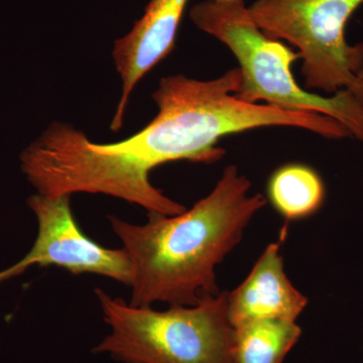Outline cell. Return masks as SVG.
<instances>
[{
    "label": "cell",
    "instance_id": "cell-7",
    "mask_svg": "<svg viewBox=\"0 0 363 363\" xmlns=\"http://www.w3.org/2000/svg\"><path fill=\"white\" fill-rule=\"evenodd\" d=\"M188 0H150L145 13L125 37L114 44L116 70L123 80V92L112 121L111 130L123 128L126 105L140 79L175 47L177 33Z\"/></svg>",
    "mask_w": 363,
    "mask_h": 363
},
{
    "label": "cell",
    "instance_id": "cell-6",
    "mask_svg": "<svg viewBox=\"0 0 363 363\" xmlns=\"http://www.w3.org/2000/svg\"><path fill=\"white\" fill-rule=\"evenodd\" d=\"M71 196L33 195L28 204L37 216V240L30 252L16 264L0 272V283L20 276L28 267H58L74 274H93L130 286L128 253L109 250L91 240L81 230L70 206Z\"/></svg>",
    "mask_w": 363,
    "mask_h": 363
},
{
    "label": "cell",
    "instance_id": "cell-8",
    "mask_svg": "<svg viewBox=\"0 0 363 363\" xmlns=\"http://www.w3.org/2000/svg\"><path fill=\"white\" fill-rule=\"evenodd\" d=\"M308 298L288 279L279 243L267 245L247 278L228 292V318L233 328L257 320L296 321Z\"/></svg>",
    "mask_w": 363,
    "mask_h": 363
},
{
    "label": "cell",
    "instance_id": "cell-2",
    "mask_svg": "<svg viewBox=\"0 0 363 363\" xmlns=\"http://www.w3.org/2000/svg\"><path fill=\"white\" fill-rule=\"evenodd\" d=\"M252 183L236 166L224 169L211 193L174 216L149 215L135 225L109 215L131 267L130 305L190 307L220 293L215 267L240 242L253 216L267 204L250 195Z\"/></svg>",
    "mask_w": 363,
    "mask_h": 363
},
{
    "label": "cell",
    "instance_id": "cell-5",
    "mask_svg": "<svg viewBox=\"0 0 363 363\" xmlns=\"http://www.w3.org/2000/svg\"><path fill=\"white\" fill-rule=\"evenodd\" d=\"M363 0H257L248 7L260 30L297 48L306 89L347 90L363 102V44H348L345 28Z\"/></svg>",
    "mask_w": 363,
    "mask_h": 363
},
{
    "label": "cell",
    "instance_id": "cell-10",
    "mask_svg": "<svg viewBox=\"0 0 363 363\" xmlns=\"http://www.w3.org/2000/svg\"><path fill=\"white\" fill-rule=\"evenodd\" d=\"M302 330L296 321L257 320L234 328V363H281Z\"/></svg>",
    "mask_w": 363,
    "mask_h": 363
},
{
    "label": "cell",
    "instance_id": "cell-3",
    "mask_svg": "<svg viewBox=\"0 0 363 363\" xmlns=\"http://www.w3.org/2000/svg\"><path fill=\"white\" fill-rule=\"evenodd\" d=\"M190 18L202 32L220 40L240 64L241 80L236 96L250 104L266 101L286 111L322 114L342 124L363 143V102L347 90L322 96L301 87L292 66L298 52L271 39L250 16L245 0H206L191 9Z\"/></svg>",
    "mask_w": 363,
    "mask_h": 363
},
{
    "label": "cell",
    "instance_id": "cell-4",
    "mask_svg": "<svg viewBox=\"0 0 363 363\" xmlns=\"http://www.w3.org/2000/svg\"><path fill=\"white\" fill-rule=\"evenodd\" d=\"M95 294L111 330L95 353L123 363H234L228 292L166 311L135 307L99 288Z\"/></svg>",
    "mask_w": 363,
    "mask_h": 363
},
{
    "label": "cell",
    "instance_id": "cell-11",
    "mask_svg": "<svg viewBox=\"0 0 363 363\" xmlns=\"http://www.w3.org/2000/svg\"><path fill=\"white\" fill-rule=\"evenodd\" d=\"M212 1L230 2V1H238V0H212Z\"/></svg>",
    "mask_w": 363,
    "mask_h": 363
},
{
    "label": "cell",
    "instance_id": "cell-1",
    "mask_svg": "<svg viewBox=\"0 0 363 363\" xmlns=\"http://www.w3.org/2000/svg\"><path fill=\"white\" fill-rule=\"evenodd\" d=\"M240 68L213 80L162 78L152 99L157 116L123 142L95 143L70 124L54 123L21 155V168L40 195L105 194L149 215L174 216L186 207L162 194L150 172L166 162H214L225 155L224 136L267 126L302 128L328 138L330 117L250 104L236 96Z\"/></svg>",
    "mask_w": 363,
    "mask_h": 363
},
{
    "label": "cell",
    "instance_id": "cell-9",
    "mask_svg": "<svg viewBox=\"0 0 363 363\" xmlns=\"http://www.w3.org/2000/svg\"><path fill=\"white\" fill-rule=\"evenodd\" d=\"M324 182L314 169L302 164H289L272 174L267 184V197L286 220L308 218L323 206Z\"/></svg>",
    "mask_w": 363,
    "mask_h": 363
}]
</instances>
